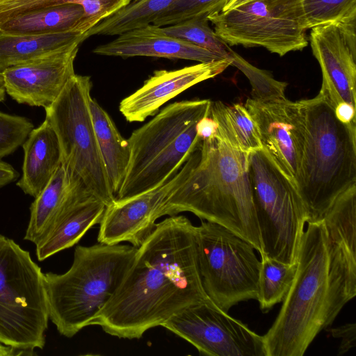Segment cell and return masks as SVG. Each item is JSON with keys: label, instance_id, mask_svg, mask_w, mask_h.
<instances>
[{"label": "cell", "instance_id": "29", "mask_svg": "<svg viewBox=\"0 0 356 356\" xmlns=\"http://www.w3.org/2000/svg\"><path fill=\"white\" fill-rule=\"evenodd\" d=\"M323 219L333 241L356 251V184L335 200Z\"/></svg>", "mask_w": 356, "mask_h": 356}, {"label": "cell", "instance_id": "20", "mask_svg": "<svg viewBox=\"0 0 356 356\" xmlns=\"http://www.w3.org/2000/svg\"><path fill=\"white\" fill-rule=\"evenodd\" d=\"M24 150L22 175L17 186L35 198L61 165V152L56 133L44 120L33 128L22 145Z\"/></svg>", "mask_w": 356, "mask_h": 356}, {"label": "cell", "instance_id": "37", "mask_svg": "<svg viewBox=\"0 0 356 356\" xmlns=\"http://www.w3.org/2000/svg\"><path fill=\"white\" fill-rule=\"evenodd\" d=\"M217 130V123L210 115L203 118L197 124V135L202 140L214 135Z\"/></svg>", "mask_w": 356, "mask_h": 356}, {"label": "cell", "instance_id": "3", "mask_svg": "<svg viewBox=\"0 0 356 356\" xmlns=\"http://www.w3.org/2000/svg\"><path fill=\"white\" fill-rule=\"evenodd\" d=\"M248 154L236 149L218 132L202 140L194 168L165 200L161 217L191 212L229 229L261 254L248 177Z\"/></svg>", "mask_w": 356, "mask_h": 356}, {"label": "cell", "instance_id": "21", "mask_svg": "<svg viewBox=\"0 0 356 356\" xmlns=\"http://www.w3.org/2000/svg\"><path fill=\"white\" fill-rule=\"evenodd\" d=\"M106 205L96 197L78 203L61 214L35 245L39 261L72 247L92 226L99 224Z\"/></svg>", "mask_w": 356, "mask_h": 356}, {"label": "cell", "instance_id": "14", "mask_svg": "<svg viewBox=\"0 0 356 356\" xmlns=\"http://www.w3.org/2000/svg\"><path fill=\"white\" fill-rule=\"evenodd\" d=\"M244 106L257 127L262 149L295 181L306 136L302 100L292 102L284 98L259 101L248 98Z\"/></svg>", "mask_w": 356, "mask_h": 356}, {"label": "cell", "instance_id": "23", "mask_svg": "<svg viewBox=\"0 0 356 356\" xmlns=\"http://www.w3.org/2000/svg\"><path fill=\"white\" fill-rule=\"evenodd\" d=\"M90 108L99 149L115 197L122 187L129 167V143L96 99H90Z\"/></svg>", "mask_w": 356, "mask_h": 356}, {"label": "cell", "instance_id": "19", "mask_svg": "<svg viewBox=\"0 0 356 356\" xmlns=\"http://www.w3.org/2000/svg\"><path fill=\"white\" fill-rule=\"evenodd\" d=\"M92 197H95L81 178L61 165L31 203L24 239L37 244L60 214Z\"/></svg>", "mask_w": 356, "mask_h": 356}, {"label": "cell", "instance_id": "32", "mask_svg": "<svg viewBox=\"0 0 356 356\" xmlns=\"http://www.w3.org/2000/svg\"><path fill=\"white\" fill-rule=\"evenodd\" d=\"M307 29L356 15V0H300Z\"/></svg>", "mask_w": 356, "mask_h": 356}, {"label": "cell", "instance_id": "6", "mask_svg": "<svg viewBox=\"0 0 356 356\" xmlns=\"http://www.w3.org/2000/svg\"><path fill=\"white\" fill-rule=\"evenodd\" d=\"M211 104L207 99L172 103L134 130L127 139L128 170L115 200L149 191L174 176L200 147L197 124L209 115Z\"/></svg>", "mask_w": 356, "mask_h": 356}, {"label": "cell", "instance_id": "5", "mask_svg": "<svg viewBox=\"0 0 356 356\" xmlns=\"http://www.w3.org/2000/svg\"><path fill=\"white\" fill-rule=\"evenodd\" d=\"M137 250L120 243L77 245L67 272L44 273L49 318L60 335L71 338L90 325L120 286Z\"/></svg>", "mask_w": 356, "mask_h": 356}, {"label": "cell", "instance_id": "24", "mask_svg": "<svg viewBox=\"0 0 356 356\" xmlns=\"http://www.w3.org/2000/svg\"><path fill=\"white\" fill-rule=\"evenodd\" d=\"M78 32L10 34L0 31V70L31 61L85 40Z\"/></svg>", "mask_w": 356, "mask_h": 356}, {"label": "cell", "instance_id": "25", "mask_svg": "<svg viewBox=\"0 0 356 356\" xmlns=\"http://www.w3.org/2000/svg\"><path fill=\"white\" fill-rule=\"evenodd\" d=\"M209 115L217 132L236 149L250 153L262 148L257 127L244 105L211 102Z\"/></svg>", "mask_w": 356, "mask_h": 356}, {"label": "cell", "instance_id": "8", "mask_svg": "<svg viewBox=\"0 0 356 356\" xmlns=\"http://www.w3.org/2000/svg\"><path fill=\"white\" fill-rule=\"evenodd\" d=\"M248 172L261 254L286 264L296 262L308 213L295 181L262 148L248 154Z\"/></svg>", "mask_w": 356, "mask_h": 356}, {"label": "cell", "instance_id": "34", "mask_svg": "<svg viewBox=\"0 0 356 356\" xmlns=\"http://www.w3.org/2000/svg\"><path fill=\"white\" fill-rule=\"evenodd\" d=\"M33 128L27 118L0 111V159L22 146Z\"/></svg>", "mask_w": 356, "mask_h": 356}, {"label": "cell", "instance_id": "7", "mask_svg": "<svg viewBox=\"0 0 356 356\" xmlns=\"http://www.w3.org/2000/svg\"><path fill=\"white\" fill-rule=\"evenodd\" d=\"M44 273L30 252L0 234V343L34 353L46 343Z\"/></svg>", "mask_w": 356, "mask_h": 356}, {"label": "cell", "instance_id": "11", "mask_svg": "<svg viewBox=\"0 0 356 356\" xmlns=\"http://www.w3.org/2000/svg\"><path fill=\"white\" fill-rule=\"evenodd\" d=\"M207 18L229 45L261 47L283 56L308 44L300 0H252Z\"/></svg>", "mask_w": 356, "mask_h": 356}, {"label": "cell", "instance_id": "41", "mask_svg": "<svg viewBox=\"0 0 356 356\" xmlns=\"http://www.w3.org/2000/svg\"><path fill=\"white\" fill-rule=\"evenodd\" d=\"M252 0H229L222 11L228 10Z\"/></svg>", "mask_w": 356, "mask_h": 356}, {"label": "cell", "instance_id": "42", "mask_svg": "<svg viewBox=\"0 0 356 356\" xmlns=\"http://www.w3.org/2000/svg\"><path fill=\"white\" fill-rule=\"evenodd\" d=\"M6 86L3 72L0 70V103L3 102L6 98Z\"/></svg>", "mask_w": 356, "mask_h": 356}, {"label": "cell", "instance_id": "9", "mask_svg": "<svg viewBox=\"0 0 356 356\" xmlns=\"http://www.w3.org/2000/svg\"><path fill=\"white\" fill-rule=\"evenodd\" d=\"M92 81L75 74L57 99L44 108L45 120L56 133L61 165L77 175L106 206L115 201L99 149L90 108Z\"/></svg>", "mask_w": 356, "mask_h": 356}, {"label": "cell", "instance_id": "4", "mask_svg": "<svg viewBox=\"0 0 356 356\" xmlns=\"http://www.w3.org/2000/svg\"><path fill=\"white\" fill-rule=\"evenodd\" d=\"M302 102L306 136L295 183L308 222L322 220L335 200L356 184V122L339 120L319 93Z\"/></svg>", "mask_w": 356, "mask_h": 356}, {"label": "cell", "instance_id": "33", "mask_svg": "<svg viewBox=\"0 0 356 356\" xmlns=\"http://www.w3.org/2000/svg\"><path fill=\"white\" fill-rule=\"evenodd\" d=\"M228 1L177 0L152 24L162 27L194 17H208L209 15L222 11Z\"/></svg>", "mask_w": 356, "mask_h": 356}, {"label": "cell", "instance_id": "18", "mask_svg": "<svg viewBox=\"0 0 356 356\" xmlns=\"http://www.w3.org/2000/svg\"><path fill=\"white\" fill-rule=\"evenodd\" d=\"M92 52L123 58L147 56L209 63L223 56L188 41L167 34L161 26L149 24L123 33L113 40L97 46Z\"/></svg>", "mask_w": 356, "mask_h": 356}, {"label": "cell", "instance_id": "10", "mask_svg": "<svg viewBox=\"0 0 356 356\" xmlns=\"http://www.w3.org/2000/svg\"><path fill=\"white\" fill-rule=\"evenodd\" d=\"M199 270L204 291L225 312L257 300L261 261L254 247L226 227L209 221L196 226Z\"/></svg>", "mask_w": 356, "mask_h": 356}, {"label": "cell", "instance_id": "40", "mask_svg": "<svg viewBox=\"0 0 356 356\" xmlns=\"http://www.w3.org/2000/svg\"><path fill=\"white\" fill-rule=\"evenodd\" d=\"M35 353L15 348L0 343V356H29Z\"/></svg>", "mask_w": 356, "mask_h": 356}, {"label": "cell", "instance_id": "13", "mask_svg": "<svg viewBox=\"0 0 356 356\" xmlns=\"http://www.w3.org/2000/svg\"><path fill=\"white\" fill-rule=\"evenodd\" d=\"M199 148L174 176L161 185L125 200H115L106 206L99 222L98 242L118 244L126 241L138 248L154 230L165 200L191 174Z\"/></svg>", "mask_w": 356, "mask_h": 356}, {"label": "cell", "instance_id": "17", "mask_svg": "<svg viewBox=\"0 0 356 356\" xmlns=\"http://www.w3.org/2000/svg\"><path fill=\"white\" fill-rule=\"evenodd\" d=\"M310 45L322 72L319 94L334 108L341 102L356 105V56L334 24L311 29Z\"/></svg>", "mask_w": 356, "mask_h": 356}, {"label": "cell", "instance_id": "39", "mask_svg": "<svg viewBox=\"0 0 356 356\" xmlns=\"http://www.w3.org/2000/svg\"><path fill=\"white\" fill-rule=\"evenodd\" d=\"M19 175L10 164L0 159V188L16 181Z\"/></svg>", "mask_w": 356, "mask_h": 356}, {"label": "cell", "instance_id": "38", "mask_svg": "<svg viewBox=\"0 0 356 356\" xmlns=\"http://www.w3.org/2000/svg\"><path fill=\"white\" fill-rule=\"evenodd\" d=\"M336 117L343 123H351L356 122L355 107L353 105L341 102L334 108Z\"/></svg>", "mask_w": 356, "mask_h": 356}, {"label": "cell", "instance_id": "28", "mask_svg": "<svg viewBox=\"0 0 356 356\" xmlns=\"http://www.w3.org/2000/svg\"><path fill=\"white\" fill-rule=\"evenodd\" d=\"M257 300L264 312L283 301L294 281L297 261L286 264L261 254Z\"/></svg>", "mask_w": 356, "mask_h": 356}, {"label": "cell", "instance_id": "15", "mask_svg": "<svg viewBox=\"0 0 356 356\" xmlns=\"http://www.w3.org/2000/svg\"><path fill=\"white\" fill-rule=\"evenodd\" d=\"M81 42L2 70L6 93L19 104L51 105L76 74L74 63Z\"/></svg>", "mask_w": 356, "mask_h": 356}, {"label": "cell", "instance_id": "27", "mask_svg": "<svg viewBox=\"0 0 356 356\" xmlns=\"http://www.w3.org/2000/svg\"><path fill=\"white\" fill-rule=\"evenodd\" d=\"M131 0H0V13L24 12L65 4H77L84 10L86 33Z\"/></svg>", "mask_w": 356, "mask_h": 356}, {"label": "cell", "instance_id": "30", "mask_svg": "<svg viewBox=\"0 0 356 356\" xmlns=\"http://www.w3.org/2000/svg\"><path fill=\"white\" fill-rule=\"evenodd\" d=\"M168 35L229 58V47L212 29L207 17L198 16L162 26Z\"/></svg>", "mask_w": 356, "mask_h": 356}, {"label": "cell", "instance_id": "16", "mask_svg": "<svg viewBox=\"0 0 356 356\" xmlns=\"http://www.w3.org/2000/svg\"><path fill=\"white\" fill-rule=\"evenodd\" d=\"M231 65L229 58L200 63L175 70H157L143 86L120 103L127 121L141 122L155 115L161 106L193 86L213 78Z\"/></svg>", "mask_w": 356, "mask_h": 356}, {"label": "cell", "instance_id": "31", "mask_svg": "<svg viewBox=\"0 0 356 356\" xmlns=\"http://www.w3.org/2000/svg\"><path fill=\"white\" fill-rule=\"evenodd\" d=\"M229 58L231 65L241 70L249 80L252 99L266 101L286 98L287 83L276 80L269 72L250 64L229 47Z\"/></svg>", "mask_w": 356, "mask_h": 356}, {"label": "cell", "instance_id": "22", "mask_svg": "<svg viewBox=\"0 0 356 356\" xmlns=\"http://www.w3.org/2000/svg\"><path fill=\"white\" fill-rule=\"evenodd\" d=\"M0 31L10 34H49L78 32L84 34V10L65 4L24 12L0 13Z\"/></svg>", "mask_w": 356, "mask_h": 356}, {"label": "cell", "instance_id": "35", "mask_svg": "<svg viewBox=\"0 0 356 356\" xmlns=\"http://www.w3.org/2000/svg\"><path fill=\"white\" fill-rule=\"evenodd\" d=\"M332 336L335 338H341L338 355L346 353L355 346L356 342V324L347 323L341 326L329 329Z\"/></svg>", "mask_w": 356, "mask_h": 356}, {"label": "cell", "instance_id": "26", "mask_svg": "<svg viewBox=\"0 0 356 356\" xmlns=\"http://www.w3.org/2000/svg\"><path fill=\"white\" fill-rule=\"evenodd\" d=\"M177 0H131L125 6L88 30L85 38L95 35H118L152 24Z\"/></svg>", "mask_w": 356, "mask_h": 356}, {"label": "cell", "instance_id": "12", "mask_svg": "<svg viewBox=\"0 0 356 356\" xmlns=\"http://www.w3.org/2000/svg\"><path fill=\"white\" fill-rule=\"evenodd\" d=\"M162 327L207 356H266L263 336L218 308L211 300L190 305Z\"/></svg>", "mask_w": 356, "mask_h": 356}, {"label": "cell", "instance_id": "2", "mask_svg": "<svg viewBox=\"0 0 356 356\" xmlns=\"http://www.w3.org/2000/svg\"><path fill=\"white\" fill-rule=\"evenodd\" d=\"M307 223L294 281L263 336L266 356H302L356 296V252L333 241L323 219Z\"/></svg>", "mask_w": 356, "mask_h": 356}, {"label": "cell", "instance_id": "36", "mask_svg": "<svg viewBox=\"0 0 356 356\" xmlns=\"http://www.w3.org/2000/svg\"><path fill=\"white\" fill-rule=\"evenodd\" d=\"M334 24L339 28L353 54L356 56V15L349 16Z\"/></svg>", "mask_w": 356, "mask_h": 356}, {"label": "cell", "instance_id": "1", "mask_svg": "<svg viewBox=\"0 0 356 356\" xmlns=\"http://www.w3.org/2000/svg\"><path fill=\"white\" fill-rule=\"evenodd\" d=\"M211 300L199 270L196 226L184 216L156 224L116 292L91 321L107 334L140 339L184 308Z\"/></svg>", "mask_w": 356, "mask_h": 356}]
</instances>
